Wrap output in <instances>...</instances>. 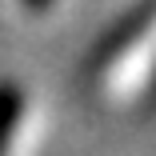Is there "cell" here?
<instances>
[{"label":"cell","instance_id":"obj_1","mask_svg":"<svg viewBox=\"0 0 156 156\" xmlns=\"http://www.w3.org/2000/svg\"><path fill=\"white\" fill-rule=\"evenodd\" d=\"M20 108H24L20 92H16L12 84H0V156H4L8 136H12V128H16V120H20Z\"/></svg>","mask_w":156,"mask_h":156}]
</instances>
